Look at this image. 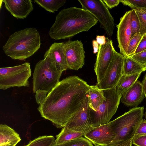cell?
Segmentation results:
<instances>
[{"instance_id": "36", "label": "cell", "mask_w": 146, "mask_h": 146, "mask_svg": "<svg viewBox=\"0 0 146 146\" xmlns=\"http://www.w3.org/2000/svg\"><path fill=\"white\" fill-rule=\"evenodd\" d=\"M96 38V40L99 45H104L106 42V37L104 35H97Z\"/></svg>"}, {"instance_id": "30", "label": "cell", "mask_w": 146, "mask_h": 146, "mask_svg": "<svg viewBox=\"0 0 146 146\" xmlns=\"http://www.w3.org/2000/svg\"><path fill=\"white\" fill-rule=\"evenodd\" d=\"M132 144L136 146H146V134L135 135L132 139Z\"/></svg>"}, {"instance_id": "35", "label": "cell", "mask_w": 146, "mask_h": 146, "mask_svg": "<svg viewBox=\"0 0 146 146\" xmlns=\"http://www.w3.org/2000/svg\"><path fill=\"white\" fill-rule=\"evenodd\" d=\"M106 5L110 9L117 6L120 2V0H102Z\"/></svg>"}, {"instance_id": "38", "label": "cell", "mask_w": 146, "mask_h": 146, "mask_svg": "<svg viewBox=\"0 0 146 146\" xmlns=\"http://www.w3.org/2000/svg\"><path fill=\"white\" fill-rule=\"evenodd\" d=\"M92 43L93 48V53L96 54L98 52L99 45L96 40H92Z\"/></svg>"}, {"instance_id": "12", "label": "cell", "mask_w": 146, "mask_h": 146, "mask_svg": "<svg viewBox=\"0 0 146 146\" xmlns=\"http://www.w3.org/2000/svg\"><path fill=\"white\" fill-rule=\"evenodd\" d=\"M71 131L85 134L92 129L87 96L80 110L64 126Z\"/></svg>"}, {"instance_id": "26", "label": "cell", "mask_w": 146, "mask_h": 146, "mask_svg": "<svg viewBox=\"0 0 146 146\" xmlns=\"http://www.w3.org/2000/svg\"><path fill=\"white\" fill-rule=\"evenodd\" d=\"M52 146H93V144L88 140L83 137L63 143Z\"/></svg>"}, {"instance_id": "10", "label": "cell", "mask_w": 146, "mask_h": 146, "mask_svg": "<svg viewBox=\"0 0 146 146\" xmlns=\"http://www.w3.org/2000/svg\"><path fill=\"white\" fill-rule=\"evenodd\" d=\"M106 42L99 45L94 66V71L98 84L102 81L113 58L115 49L111 40L106 38Z\"/></svg>"}, {"instance_id": "40", "label": "cell", "mask_w": 146, "mask_h": 146, "mask_svg": "<svg viewBox=\"0 0 146 146\" xmlns=\"http://www.w3.org/2000/svg\"><path fill=\"white\" fill-rule=\"evenodd\" d=\"M0 146H16V145L13 144H7Z\"/></svg>"}, {"instance_id": "14", "label": "cell", "mask_w": 146, "mask_h": 146, "mask_svg": "<svg viewBox=\"0 0 146 146\" xmlns=\"http://www.w3.org/2000/svg\"><path fill=\"white\" fill-rule=\"evenodd\" d=\"M131 10L127 11L120 19L117 25V39L120 52L125 57H127V52L129 40L131 38V30L130 25Z\"/></svg>"}, {"instance_id": "21", "label": "cell", "mask_w": 146, "mask_h": 146, "mask_svg": "<svg viewBox=\"0 0 146 146\" xmlns=\"http://www.w3.org/2000/svg\"><path fill=\"white\" fill-rule=\"evenodd\" d=\"M146 71V65L138 62L129 57H125L124 75L134 74Z\"/></svg>"}, {"instance_id": "17", "label": "cell", "mask_w": 146, "mask_h": 146, "mask_svg": "<svg viewBox=\"0 0 146 146\" xmlns=\"http://www.w3.org/2000/svg\"><path fill=\"white\" fill-rule=\"evenodd\" d=\"M145 97L141 82L137 80L122 95L121 102L128 107H136L139 105Z\"/></svg>"}, {"instance_id": "9", "label": "cell", "mask_w": 146, "mask_h": 146, "mask_svg": "<svg viewBox=\"0 0 146 146\" xmlns=\"http://www.w3.org/2000/svg\"><path fill=\"white\" fill-rule=\"evenodd\" d=\"M125 57L117 52L114 49L112 60L107 68L104 78L96 85L102 90L111 88L115 87L124 75Z\"/></svg>"}, {"instance_id": "1", "label": "cell", "mask_w": 146, "mask_h": 146, "mask_svg": "<svg viewBox=\"0 0 146 146\" xmlns=\"http://www.w3.org/2000/svg\"><path fill=\"white\" fill-rule=\"evenodd\" d=\"M90 88L77 76L66 77L48 93L37 109L42 117L56 127H63L80 110Z\"/></svg>"}, {"instance_id": "32", "label": "cell", "mask_w": 146, "mask_h": 146, "mask_svg": "<svg viewBox=\"0 0 146 146\" xmlns=\"http://www.w3.org/2000/svg\"><path fill=\"white\" fill-rule=\"evenodd\" d=\"M48 93L46 92L38 91L35 93V99L36 103L40 105L44 100Z\"/></svg>"}, {"instance_id": "34", "label": "cell", "mask_w": 146, "mask_h": 146, "mask_svg": "<svg viewBox=\"0 0 146 146\" xmlns=\"http://www.w3.org/2000/svg\"><path fill=\"white\" fill-rule=\"evenodd\" d=\"M146 50V37L143 36L139 43L133 55L137 54Z\"/></svg>"}, {"instance_id": "22", "label": "cell", "mask_w": 146, "mask_h": 146, "mask_svg": "<svg viewBox=\"0 0 146 146\" xmlns=\"http://www.w3.org/2000/svg\"><path fill=\"white\" fill-rule=\"evenodd\" d=\"M85 135L84 133L71 131L64 127L60 133L56 136V138L53 144H60L80 138Z\"/></svg>"}, {"instance_id": "20", "label": "cell", "mask_w": 146, "mask_h": 146, "mask_svg": "<svg viewBox=\"0 0 146 146\" xmlns=\"http://www.w3.org/2000/svg\"><path fill=\"white\" fill-rule=\"evenodd\" d=\"M141 73L122 76L116 86L117 92L121 97L137 80Z\"/></svg>"}, {"instance_id": "43", "label": "cell", "mask_w": 146, "mask_h": 146, "mask_svg": "<svg viewBox=\"0 0 146 146\" xmlns=\"http://www.w3.org/2000/svg\"><path fill=\"white\" fill-rule=\"evenodd\" d=\"M146 11V9H143Z\"/></svg>"}, {"instance_id": "39", "label": "cell", "mask_w": 146, "mask_h": 146, "mask_svg": "<svg viewBox=\"0 0 146 146\" xmlns=\"http://www.w3.org/2000/svg\"><path fill=\"white\" fill-rule=\"evenodd\" d=\"M142 88L146 100V74L141 82Z\"/></svg>"}, {"instance_id": "31", "label": "cell", "mask_w": 146, "mask_h": 146, "mask_svg": "<svg viewBox=\"0 0 146 146\" xmlns=\"http://www.w3.org/2000/svg\"><path fill=\"white\" fill-rule=\"evenodd\" d=\"M129 57L141 64L146 65V50Z\"/></svg>"}, {"instance_id": "44", "label": "cell", "mask_w": 146, "mask_h": 146, "mask_svg": "<svg viewBox=\"0 0 146 146\" xmlns=\"http://www.w3.org/2000/svg\"><path fill=\"white\" fill-rule=\"evenodd\" d=\"M144 36L146 37V34L144 35Z\"/></svg>"}, {"instance_id": "15", "label": "cell", "mask_w": 146, "mask_h": 146, "mask_svg": "<svg viewBox=\"0 0 146 146\" xmlns=\"http://www.w3.org/2000/svg\"><path fill=\"white\" fill-rule=\"evenodd\" d=\"M6 9L14 17L24 19L33 10L31 0H4Z\"/></svg>"}, {"instance_id": "16", "label": "cell", "mask_w": 146, "mask_h": 146, "mask_svg": "<svg viewBox=\"0 0 146 146\" xmlns=\"http://www.w3.org/2000/svg\"><path fill=\"white\" fill-rule=\"evenodd\" d=\"M49 56L57 68L62 72L68 69L65 51V42H55L45 52L44 56Z\"/></svg>"}, {"instance_id": "13", "label": "cell", "mask_w": 146, "mask_h": 146, "mask_svg": "<svg viewBox=\"0 0 146 146\" xmlns=\"http://www.w3.org/2000/svg\"><path fill=\"white\" fill-rule=\"evenodd\" d=\"M95 145H108L111 144L115 137L111 121L93 128L84 135Z\"/></svg>"}, {"instance_id": "8", "label": "cell", "mask_w": 146, "mask_h": 146, "mask_svg": "<svg viewBox=\"0 0 146 146\" xmlns=\"http://www.w3.org/2000/svg\"><path fill=\"white\" fill-rule=\"evenodd\" d=\"M82 9L91 13L100 22L107 35L111 36L115 27L114 19L102 0H78Z\"/></svg>"}, {"instance_id": "33", "label": "cell", "mask_w": 146, "mask_h": 146, "mask_svg": "<svg viewBox=\"0 0 146 146\" xmlns=\"http://www.w3.org/2000/svg\"><path fill=\"white\" fill-rule=\"evenodd\" d=\"M145 134H146V120L143 119L137 128L135 135Z\"/></svg>"}, {"instance_id": "45", "label": "cell", "mask_w": 146, "mask_h": 146, "mask_svg": "<svg viewBox=\"0 0 146 146\" xmlns=\"http://www.w3.org/2000/svg\"></svg>"}, {"instance_id": "23", "label": "cell", "mask_w": 146, "mask_h": 146, "mask_svg": "<svg viewBox=\"0 0 146 146\" xmlns=\"http://www.w3.org/2000/svg\"><path fill=\"white\" fill-rule=\"evenodd\" d=\"M46 11L52 13L57 11L64 5L66 0H35L34 1Z\"/></svg>"}, {"instance_id": "6", "label": "cell", "mask_w": 146, "mask_h": 146, "mask_svg": "<svg viewBox=\"0 0 146 146\" xmlns=\"http://www.w3.org/2000/svg\"><path fill=\"white\" fill-rule=\"evenodd\" d=\"M103 90L105 97L103 103L96 111L89 107L92 128L107 124L110 122L117 110L121 97L117 92L116 86Z\"/></svg>"}, {"instance_id": "4", "label": "cell", "mask_w": 146, "mask_h": 146, "mask_svg": "<svg viewBox=\"0 0 146 146\" xmlns=\"http://www.w3.org/2000/svg\"><path fill=\"white\" fill-rule=\"evenodd\" d=\"M62 73L49 56H44V59L38 62L34 68L33 78V93L42 91L48 93L60 82Z\"/></svg>"}, {"instance_id": "41", "label": "cell", "mask_w": 146, "mask_h": 146, "mask_svg": "<svg viewBox=\"0 0 146 146\" xmlns=\"http://www.w3.org/2000/svg\"><path fill=\"white\" fill-rule=\"evenodd\" d=\"M145 110H146V111H145V113H144V115L145 117V119H146V108L145 109Z\"/></svg>"}, {"instance_id": "25", "label": "cell", "mask_w": 146, "mask_h": 146, "mask_svg": "<svg viewBox=\"0 0 146 146\" xmlns=\"http://www.w3.org/2000/svg\"><path fill=\"white\" fill-rule=\"evenodd\" d=\"M144 35L139 33H136L131 38L128 46L127 54V57L133 55L139 42Z\"/></svg>"}, {"instance_id": "18", "label": "cell", "mask_w": 146, "mask_h": 146, "mask_svg": "<svg viewBox=\"0 0 146 146\" xmlns=\"http://www.w3.org/2000/svg\"><path fill=\"white\" fill-rule=\"evenodd\" d=\"M21 139L19 135L6 124L0 125V146L10 144L16 145Z\"/></svg>"}, {"instance_id": "2", "label": "cell", "mask_w": 146, "mask_h": 146, "mask_svg": "<svg viewBox=\"0 0 146 146\" xmlns=\"http://www.w3.org/2000/svg\"><path fill=\"white\" fill-rule=\"evenodd\" d=\"M98 20L90 12L82 8L72 7L63 9L56 15L50 28L49 35L53 39H65L88 31Z\"/></svg>"}, {"instance_id": "3", "label": "cell", "mask_w": 146, "mask_h": 146, "mask_svg": "<svg viewBox=\"0 0 146 146\" xmlns=\"http://www.w3.org/2000/svg\"><path fill=\"white\" fill-rule=\"evenodd\" d=\"M40 44L37 30L34 28H26L11 34L2 49L13 59L25 60L36 52Z\"/></svg>"}, {"instance_id": "42", "label": "cell", "mask_w": 146, "mask_h": 146, "mask_svg": "<svg viewBox=\"0 0 146 146\" xmlns=\"http://www.w3.org/2000/svg\"><path fill=\"white\" fill-rule=\"evenodd\" d=\"M94 146H108V145H104V146H101V145H94Z\"/></svg>"}, {"instance_id": "37", "label": "cell", "mask_w": 146, "mask_h": 146, "mask_svg": "<svg viewBox=\"0 0 146 146\" xmlns=\"http://www.w3.org/2000/svg\"><path fill=\"white\" fill-rule=\"evenodd\" d=\"M132 139L128 140L111 146H132Z\"/></svg>"}, {"instance_id": "19", "label": "cell", "mask_w": 146, "mask_h": 146, "mask_svg": "<svg viewBox=\"0 0 146 146\" xmlns=\"http://www.w3.org/2000/svg\"><path fill=\"white\" fill-rule=\"evenodd\" d=\"M88 102L89 108L96 111L105 100L103 90L96 86H90L88 92Z\"/></svg>"}, {"instance_id": "28", "label": "cell", "mask_w": 146, "mask_h": 146, "mask_svg": "<svg viewBox=\"0 0 146 146\" xmlns=\"http://www.w3.org/2000/svg\"><path fill=\"white\" fill-rule=\"evenodd\" d=\"M136 11L138 17L140 24L139 33L141 35L146 34V11L143 9H133Z\"/></svg>"}, {"instance_id": "7", "label": "cell", "mask_w": 146, "mask_h": 146, "mask_svg": "<svg viewBox=\"0 0 146 146\" xmlns=\"http://www.w3.org/2000/svg\"><path fill=\"white\" fill-rule=\"evenodd\" d=\"M30 64L26 62L16 66L0 68V89L29 86L31 75Z\"/></svg>"}, {"instance_id": "11", "label": "cell", "mask_w": 146, "mask_h": 146, "mask_svg": "<svg viewBox=\"0 0 146 146\" xmlns=\"http://www.w3.org/2000/svg\"><path fill=\"white\" fill-rule=\"evenodd\" d=\"M65 42V51L68 69L77 70L84 64L85 54L83 44L79 40Z\"/></svg>"}, {"instance_id": "29", "label": "cell", "mask_w": 146, "mask_h": 146, "mask_svg": "<svg viewBox=\"0 0 146 146\" xmlns=\"http://www.w3.org/2000/svg\"><path fill=\"white\" fill-rule=\"evenodd\" d=\"M120 2L124 5L128 6L132 9L135 8L146 9V0H121Z\"/></svg>"}, {"instance_id": "24", "label": "cell", "mask_w": 146, "mask_h": 146, "mask_svg": "<svg viewBox=\"0 0 146 146\" xmlns=\"http://www.w3.org/2000/svg\"><path fill=\"white\" fill-rule=\"evenodd\" d=\"M54 141L55 138L53 136H42L30 141L24 146H52Z\"/></svg>"}, {"instance_id": "27", "label": "cell", "mask_w": 146, "mask_h": 146, "mask_svg": "<svg viewBox=\"0 0 146 146\" xmlns=\"http://www.w3.org/2000/svg\"><path fill=\"white\" fill-rule=\"evenodd\" d=\"M131 10L130 25L131 30V37L135 34L139 33L140 24L138 17L135 10L132 9Z\"/></svg>"}, {"instance_id": "5", "label": "cell", "mask_w": 146, "mask_h": 146, "mask_svg": "<svg viewBox=\"0 0 146 146\" xmlns=\"http://www.w3.org/2000/svg\"><path fill=\"white\" fill-rule=\"evenodd\" d=\"M144 107H136L111 121L115 137L109 146L132 139L143 120Z\"/></svg>"}]
</instances>
